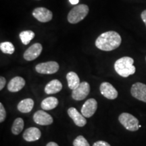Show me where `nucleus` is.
Wrapping results in <instances>:
<instances>
[{"label":"nucleus","mask_w":146,"mask_h":146,"mask_svg":"<svg viewBox=\"0 0 146 146\" xmlns=\"http://www.w3.org/2000/svg\"><path fill=\"white\" fill-rule=\"evenodd\" d=\"M121 36L116 31H108L98 36L96 41V46L106 52L116 50L121 44Z\"/></svg>","instance_id":"1"},{"label":"nucleus","mask_w":146,"mask_h":146,"mask_svg":"<svg viewBox=\"0 0 146 146\" xmlns=\"http://www.w3.org/2000/svg\"><path fill=\"white\" fill-rule=\"evenodd\" d=\"M134 60L132 58L125 56L117 60L114 64L116 72L123 77H128L135 74L136 68L134 65Z\"/></svg>","instance_id":"2"},{"label":"nucleus","mask_w":146,"mask_h":146,"mask_svg":"<svg viewBox=\"0 0 146 146\" xmlns=\"http://www.w3.org/2000/svg\"><path fill=\"white\" fill-rule=\"evenodd\" d=\"M89 13V7L85 4L74 6L68 14V21L71 24H76L85 18Z\"/></svg>","instance_id":"3"},{"label":"nucleus","mask_w":146,"mask_h":146,"mask_svg":"<svg viewBox=\"0 0 146 146\" xmlns=\"http://www.w3.org/2000/svg\"><path fill=\"white\" fill-rule=\"evenodd\" d=\"M120 123L129 131H137L139 129V120L136 117L129 113L124 112L118 116Z\"/></svg>","instance_id":"4"},{"label":"nucleus","mask_w":146,"mask_h":146,"mask_svg":"<svg viewBox=\"0 0 146 146\" xmlns=\"http://www.w3.org/2000/svg\"><path fill=\"white\" fill-rule=\"evenodd\" d=\"M59 64L56 62L50 61L38 64L35 66V70L39 74H52L59 70Z\"/></svg>","instance_id":"5"},{"label":"nucleus","mask_w":146,"mask_h":146,"mask_svg":"<svg viewBox=\"0 0 146 146\" xmlns=\"http://www.w3.org/2000/svg\"><path fill=\"white\" fill-rule=\"evenodd\" d=\"M90 93V85L86 81H83L75 89L72 90V98L76 101H81L87 98Z\"/></svg>","instance_id":"6"},{"label":"nucleus","mask_w":146,"mask_h":146,"mask_svg":"<svg viewBox=\"0 0 146 146\" xmlns=\"http://www.w3.org/2000/svg\"><path fill=\"white\" fill-rule=\"evenodd\" d=\"M131 94L133 98L146 103V85L142 83L133 84L131 89Z\"/></svg>","instance_id":"7"},{"label":"nucleus","mask_w":146,"mask_h":146,"mask_svg":"<svg viewBox=\"0 0 146 146\" xmlns=\"http://www.w3.org/2000/svg\"><path fill=\"white\" fill-rule=\"evenodd\" d=\"M42 50L43 47L41 43H34L25 51L23 54V57L27 61H32L39 57L41 54Z\"/></svg>","instance_id":"8"},{"label":"nucleus","mask_w":146,"mask_h":146,"mask_svg":"<svg viewBox=\"0 0 146 146\" xmlns=\"http://www.w3.org/2000/svg\"><path fill=\"white\" fill-rule=\"evenodd\" d=\"M33 16L41 23H47L53 18V14L50 10L45 8H36L33 12Z\"/></svg>","instance_id":"9"},{"label":"nucleus","mask_w":146,"mask_h":146,"mask_svg":"<svg viewBox=\"0 0 146 146\" xmlns=\"http://www.w3.org/2000/svg\"><path fill=\"white\" fill-rule=\"evenodd\" d=\"M98 108V102L94 98L87 100L83 105L81 108V114L85 118H90L96 113Z\"/></svg>","instance_id":"10"},{"label":"nucleus","mask_w":146,"mask_h":146,"mask_svg":"<svg viewBox=\"0 0 146 146\" xmlns=\"http://www.w3.org/2000/svg\"><path fill=\"white\" fill-rule=\"evenodd\" d=\"M100 90L102 95L108 100H114L118 97V91L108 82H104L100 85Z\"/></svg>","instance_id":"11"},{"label":"nucleus","mask_w":146,"mask_h":146,"mask_svg":"<svg viewBox=\"0 0 146 146\" xmlns=\"http://www.w3.org/2000/svg\"><path fill=\"white\" fill-rule=\"evenodd\" d=\"M33 120L37 125L42 126L52 125L54 121L52 116L43 110L36 111L33 115Z\"/></svg>","instance_id":"12"},{"label":"nucleus","mask_w":146,"mask_h":146,"mask_svg":"<svg viewBox=\"0 0 146 146\" xmlns=\"http://www.w3.org/2000/svg\"><path fill=\"white\" fill-rule=\"evenodd\" d=\"M68 114L72 118L74 124L78 127H83L87 124L86 118L83 114L78 112L75 108H70L68 110Z\"/></svg>","instance_id":"13"},{"label":"nucleus","mask_w":146,"mask_h":146,"mask_svg":"<svg viewBox=\"0 0 146 146\" xmlns=\"http://www.w3.org/2000/svg\"><path fill=\"white\" fill-rule=\"evenodd\" d=\"M41 137V132L38 128L30 127L27 129L23 133V137L26 141L32 142L39 140Z\"/></svg>","instance_id":"14"},{"label":"nucleus","mask_w":146,"mask_h":146,"mask_svg":"<svg viewBox=\"0 0 146 146\" xmlns=\"http://www.w3.org/2000/svg\"><path fill=\"white\" fill-rule=\"evenodd\" d=\"M25 79L21 76H15L8 84V90L12 93L21 91L25 85Z\"/></svg>","instance_id":"15"},{"label":"nucleus","mask_w":146,"mask_h":146,"mask_svg":"<svg viewBox=\"0 0 146 146\" xmlns=\"http://www.w3.org/2000/svg\"><path fill=\"white\" fill-rule=\"evenodd\" d=\"M62 89V85L61 82L57 79L52 80L49 82L45 87V92L46 94H54L60 92Z\"/></svg>","instance_id":"16"},{"label":"nucleus","mask_w":146,"mask_h":146,"mask_svg":"<svg viewBox=\"0 0 146 146\" xmlns=\"http://www.w3.org/2000/svg\"><path fill=\"white\" fill-rule=\"evenodd\" d=\"M34 106V101L31 98L23 100L18 103L17 108L22 113H29L31 112Z\"/></svg>","instance_id":"17"},{"label":"nucleus","mask_w":146,"mask_h":146,"mask_svg":"<svg viewBox=\"0 0 146 146\" xmlns=\"http://www.w3.org/2000/svg\"><path fill=\"white\" fill-rule=\"evenodd\" d=\"M58 100L55 97H48L42 101L41 107L44 110H51L58 106Z\"/></svg>","instance_id":"18"},{"label":"nucleus","mask_w":146,"mask_h":146,"mask_svg":"<svg viewBox=\"0 0 146 146\" xmlns=\"http://www.w3.org/2000/svg\"><path fill=\"white\" fill-rule=\"evenodd\" d=\"M66 79L68 81V87L72 90L75 89L80 85V78L77 74L74 72H69L66 74Z\"/></svg>","instance_id":"19"},{"label":"nucleus","mask_w":146,"mask_h":146,"mask_svg":"<svg viewBox=\"0 0 146 146\" xmlns=\"http://www.w3.org/2000/svg\"><path fill=\"white\" fill-rule=\"evenodd\" d=\"M24 126H25V123L23 118H16L12 127V133L15 135H18L23 131Z\"/></svg>","instance_id":"20"},{"label":"nucleus","mask_w":146,"mask_h":146,"mask_svg":"<svg viewBox=\"0 0 146 146\" xmlns=\"http://www.w3.org/2000/svg\"><path fill=\"white\" fill-rule=\"evenodd\" d=\"M35 34L32 31H24L19 35L20 39L24 45H28L35 37Z\"/></svg>","instance_id":"21"},{"label":"nucleus","mask_w":146,"mask_h":146,"mask_svg":"<svg viewBox=\"0 0 146 146\" xmlns=\"http://www.w3.org/2000/svg\"><path fill=\"white\" fill-rule=\"evenodd\" d=\"M0 50L1 52L6 54H12L15 51V47L11 42L5 41L1 43L0 44Z\"/></svg>","instance_id":"22"},{"label":"nucleus","mask_w":146,"mask_h":146,"mask_svg":"<svg viewBox=\"0 0 146 146\" xmlns=\"http://www.w3.org/2000/svg\"><path fill=\"white\" fill-rule=\"evenodd\" d=\"M74 146H90L87 140L82 135H78L73 141Z\"/></svg>","instance_id":"23"},{"label":"nucleus","mask_w":146,"mask_h":146,"mask_svg":"<svg viewBox=\"0 0 146 146\" xmlns=\"http://www.w3.org/2000/svg\"><path fill=\"white\" fill-rule=\"evenodd\" d=\"M6 118V111L2 103H0V123H3Z\"/></svg>","instance_id":"24"},{"label":"nucleus","mask_w":146,"mask_h":146,"mask_svg":"<svg viewBox=\"0 0 146 146\" xmlns=\"http://www.w3.org/2000/svg\"><path fill=\"white\" fill-rule=\"evenodd\" d=\"M93 146H111L108 142L104 141H98L95 142Z\"/></svg>","instance_id":"25"},{"label":"nucleus","mask_w":146,"mask_h":146,"mask_svg":"<svg viewBox=\"0 0 146 146\" xmlns=\"http://www.w3.org/2000/svg\"><path fill=\"white\" fill-rule=\"evenodd\" d=\"M5 83H6V80H5V78L4 77H3V76H1V77H0V90L1 91L4 88Z\"/></svg>","instance_id":"26"},{"label":"nucleus","mask_w":146,"mask_h":146,"mask_svg":"<svg viewBox=\"0 0 146 146\" xmlns=\"http://www.w3.org/2000/svg\"><path fill=\"white\" fill-rule=\"evenodd\" d=\"M141 17L142 21H143V23H145V25L146 26V10H143V12H142V13L141 14Z\"/></svg>","instance_id":"27"},{"label":"nucleus","mask_w":146,"mask_h":146,"mask_svg":"<svg viewBox=\"0 0 146 146\" xmlns=\"http://www.w3.org/2000/svg\"><path fill=\"white\" fill-rule=\"evenodd\" d=\"M70 3L72 5H76L79 2V0H69Z\"/></svg>","instance_id":"28"},{"label":"nucleus","mask_w":146,"mask_h":146,"mask_svg":"<svg viewBox=\"0 0 146 146\" xmlns=\"http://www.w3.org/2000/svg\"><path fill=\"white\" fill-rule=\"evenodd\" d=\"M46 146H59V145H58L56 143H55V142L51 141V142H49V143L46 145Z\"/></svg>","instance_id":"29"},{"label":"nucleus","mask_w":146,"mask_h":146,"mask_svg":"<svg viewBox=\"0 0 146 146\" xmlns=\"http://www.w3.org/2000/svg\"><path fill=\"white\" fill-rule=\"evenodd\" d=\"M145 61H146V57H145Z\"/></svg>","instance_id":"30"}]
</instances>
